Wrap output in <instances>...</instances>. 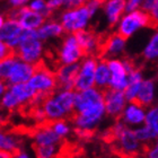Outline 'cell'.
I'll list each match as a JSON object with an SVG mask.
<instances>
[{
	"label": "cell",
	"instance_id": "1",
	"mask_svg": "<svg viewBox=\"0 0 158 158\" xmlns=\"http://www.w3.org/2000/svg\"><path fill=\"white\" fill-rule=\"evenodd\" d=\"M106 115L104 90L98 87L77 92L75 114L71 118L75 132L81 138H88L95 132Z\"/></svg>",
	"mask_w": 158,
	"mask_h": 158
},
{
	"label": "cell",
	"instance_id": "2",
	"mask_svg": "<svg viewBox=\"0 0 158 158\" xmlns=\"http://www.w3.org/2000/svg\"><path fill=\"white\" fill-rule=\"evenodd\" d=\"M109 135L113 148L118 156L135 158L143 154L145 146L138 139L135 129L127 127L120 120L110 128Z\"/></svg>",
	"mask_w": 158,
	"mask_h": 158
},
{
	"label": "cell",
	"instance_id": "3",
	"mask_svg": "<svg viewBox=\"0 0 158 158\" xmlns=\"http://www.w3.org/2000/svg\"><path fill=\"white\" fill-rule=\"evenodd\" d=\"M15 54L34 66L43 63L45 48L43 41L37 35V31H24L19 45L15 50Z\"/></svg>",
	"mask_w": 158,
	"mask_h": 158
},
{
	"label": "cell",
	"instance_id": "4",
	"mask_svg": "<svg viewBox=\"0 0 158 158\" xmlns=\"http://www.w3.org/2000/svg\"><path fill=\"white\" fill-rule=\"evenodd\" d=\"M152 26L149 13L143 9L127 11L116 25V33L128 40L142 28Z\"/></svg>",
	"mask_w": 158,
	"mask_h": 158
},
{
	"label": "cell",
	"instance_id": "5",
	"mask_svg": "<svg viewBox=\"0 0 158 158\" xmlns=\"http://www.w3.org/2000/svg\"><path fill=\"white\" fill-rule=\"evenodd\" d=\"M92 17L86 5H82L75 8H67L60 15L59 20L67 34H76L82 30H87Z\"/></svg>",
	"mask_w": 158,
	"mask_h": 158
},
{
	"label": "cell",
	"instance_id": "6",
	"mask_svg": "<svg viewBox=\"0 0 158 158\" xmlns=\"http://www.w3.org/2000/svg\"><path fill=\"white\" fill-rule=\"evenodd\" d=\"M36 94L46 97L51 95L59 88L58 86V80H56V70H52L45 64H39L35 68L33 76L28 81Z\"/></svg>",
	"mask_w": 158,
	"mask_h": 158
},
{
	"label": "cell",
	"instance_id": "7",
	"mask_svg": "<svg viewBox=\"0 0 158 158\" xmlns=\"http://www.w3.org/2000/svg\"><path fill=\"white\" fill-rule=\"evenodd\" d=\"M85 53L80 48L75 34H66L56 50L58 64H76L84 58Z\"/></svg>",
	"mask_w": 158,
	"mask_h": 158
},
{
	"label": "cell",
	"instance_id": "8",
	"mask_svg": "<svg viewBox=\"0 0 158 158\" xmlns=\"http://www.w3.org/2000/svg\"><path fill=\"white\" fill-rule=\"evenodd\" d=\"M106 61L111 71L110 88L124 90L129 82V73L135 67V62L125 58H114Z\"/></svg>",
	"mask_w": 158,
	"mask_h": 158
},
{
	"label": "cell",
	"instance_id": "9",
	"mask_svg": "<svg viewBox=\"0 0 158 158\" xmlns=\"http://www.w3.org/2000/svg\"><path fill=\"white\" fill-rule=\"evenodd\" d=\"M98 61L99 58L97 56H86L79 62L78 73L73 86L76 92L95 87V73Z\"/></svg>",
	"mask_w": 158,
	"mask_h": 158
},
{
	"label": "cell",
	"instance_id": "10",
	"mask_svg": "<svg viewBox=\"0 0 158 158\" xmlns=\"http://www.w3.org/2000/svg\"><path fill=\"white\" fill-rule=\"evenodd\" d=\"M24 28L15 18L7 16L0 17V42L6 43L15 51L19 45Z\"/></svg>",
	"mask_w": 158,
	"mask_h": 158
},
{
	"label": "cell",
	"instance_id": "11",
	"mask_svg": "<svg viewBox=\"0 0 158 158\" xmlns=\"http://www.w3.org/2000/svg\"><path fill=\"white\" fill-rule=\"evenodd\" d=\"M6 16L18 20L24 31H37L46 19L42 14L34 11L28 6L22 8H11Z\"/></svg>",
	"mask_w": 158,
	"mask_h": 158
},
{
	"label": "cell",
	"instance_id": "12",
	"mask_svg": "<svg viewBox=\"0 0 158 158\" xmlns=\"http://www.w3.org/2000/svg\"><path fill=\"white\" fill-rule=\"evenodd\" d=\"M125 49H127V39L115 32L102 39L99 56L106 60L123 58Z\"/></svg>",
	"mask_w": 158,
	"mask_h": 158
},
{
	"label": "cell",
	"instance_id": "13",
	"mask_svg": "<svg viewBox=\"0 0 158 158\" xmlns=\"http://www.w3.org/2000/svg\"><path fill=\"white\" fill-rule=\"evenodd\" d=\"M36 66L32 63H28L24 60L19 59L16 56L14 60L13 64L10 67V70L7 77L5 78V81L7 85H15V84H23V82H28L30 79L33 76Z\"/></svg>",
	"mask_w": 158,
	"mask_h": 158
},
{
	"label": "cell",
	"instance_id": "14",
	"mask_svg": "<svg viewBox=\"0 0 158 158\" xmlns=\"http://www.w3.org/2000/svg\"><path fill=\"white\" fill-rule=\"evenodd\" d=\"M104 102L106 115L111 118H120L123 110L128 104V99L123 90L107 88L104 90Z\"/></svg>",
	"mask_w": 158,
	"mask_h": 158
},
{
	"label": "cell",
	"instance_id": "15",
	"mask_svg": "<svg viewBox=\"0 0 158 158\" xmlns=\"http://www.w3.org/2000/svg\"><path fill=\"white\" fill-rule=\"evenodd\" d=\"M146 114L147 107L137 101H132L128 102L118 120L129 128L135 129L146 123Z\"/></svg>",
	"mask_w": 158,
	"mask_h": 158
},
{
	"label": "cell",
	"instance_id": "16",
	"mask_svg": "<svg viewBox=\"0 0 158 158\" xmlns=\"http://www.w3.org/2000/svg\"><path fill=\"white\" fill-rule=\"evenodd\" d=\"M44 114H45L46 121L48 123L56 120H61V118H71L73 115L68 110L62 105V103L56 98L54 94L46 96L43 103L41 104Z\"/></svg>",
	"mask_w": 158,
	"mask_h": 158
},
{
	"label": "cell",
	"instance_id": "17",
	"mask_svg": "<svg viewBox=\"0 0 158 158\" xmlns=\"http://www.w3.org/2000/svg\"><path fill=\"white\" fill-rule=\"evenodd\" d=\"M75 35L85 56H99L102 46V37H99L94 31L87 28L80 31Z\"/></svg>",
	"mask_w": 158,
	"mask_h": 158
},
{
	"label": "cell",
	"instance_id": "18",
	"mask_svg": "<svg viewBox=\"0 0 158 158\" xmlns=\"http://www.w3.org/2000/svg\"><path fill=\"white\" fill-rule=\"evenodd\" d=\"M33 147H44V146H60L61 139L52 130L50 123L37 125L32 133Z\"/></svg>",
	"mask_w": 158,
	"mask_h": 158
},
{
	"label": "cell",
	"instance_id": "19",
	"mask_svg": "<svg viewBox=\"0 0 158 158\" xmlns=\"http://www.w3.org/2000/svg\"><path fill=\"white\" fill-rule=\"evenodd\" d=\"M103 11L109 26H116L121 17L127 13V0H105Z\"/></svg>",
	"mask_w": 158,
	"mask_h": 158
},
{
	"label": "cell",
	"instance_id": "20",
	"mask_svg": "<svg viewBox=\"0 0 158 158\" xmlns=\"http://www.w3.org/2000/svg\"><path fill=\"white\" fill-rule=\"evenodd\" d=\"M78 68L79 63H76V64H58V67L56 68V75L59 88L73 89Z\"/></svg>",
	"mask_w": 158,
	"mask_h": 158
},
{
	"label": "cell",
	"instance_id": "21",
	"mask_svg": "<svg viewBox=\"0 0 158 158\" xmlns=\"http://www.w3.org/2000/svg\"><path fill=\"white\" fill-rule=\"evenodd\" d=\"M157 101V82L152 78H145L137 96V102L146 107L152 106Z\"/></svg>",
	"mask_w": 158,
	"mask_h": 158
},
{
	"label": "cell",
	"instance_id": "22",
	"mask_svg": "<svg viewBox=\"0 0 158 158\" xmlns=\"http://www.w3.org/2000/svg\"><path fill=\"white\" fill-rule=\"evenodd\" d=\"M8 89L13 93V95L19 102L22 107L28 106L33 104L34 99L37 96L36 92L34 88L28 84V82H23V84H15V85H8Z\"/></svg>",
	"mask_w": 158,
	"mask_h": 158
},
{
	"label": "cell",
	"instance_id": "23",
	"mask_svg": "<svg viewBox=\"0 0 158 158\" xmlns=\"http://www.w3.org/2000/svg\"><path fill=\"white\" fill-rule=\"evenodd\" d=\"M145 79V75L138 66H135L133 69L129 73V82L127 88L123 90L125 94V97L128 99V102H132V101H137V96L140 90L141 84Z\"/></svg>",
	"mask_w": 158,
	"mask_h": 158
},
{
	"label": "cell",
	"instance_id": "24",
	"mask_svg": "<svg viewBox=\"0 0 158 158\" xmlns=\"http://www.w3.org/2000/svg\"><path fill=\"white\" fill-rule=\"evenodd\" d=\"M64 33L66 31L63 28L62 24L60 23V20L54 19H45L42 26L37 30V35L43 42L49 41V40L59 39L63 36Z\"/></svg>",
	"mask_w": 158,
	"mask_h": 158
},
{
	"label": "cell",
	"instance_id": "25",
	"mask_svg": "<svg viewBox=\"0 0 158 158\" xmlns=\"http://www.w3.org/2000/svg\"><path fill=\"white\" fill-rule=\"evenodd\" d=\"M23 148V139L13 130H2L0 132V150L10 154L18 152Z\"/></svg>",
	"mask_w": 158,
	"mask_h": 158
},
{
	"label": "cell",
	"instance_id": "26",
	"mask_svg": "<svg viewBox=\"0 0 158 158\" xmlns=\"http://www.w3.org/2000/svg\"><path fill=\"white\" fill-rule=\"evenodd\" d=\"M110 81H111V71H110L107 61L106 59L99 58L95 73V86L105 90L110 88Z\"/></svg>",
	"mask_w": 158,
	"mask_h": 158
},
{
	"label": "cell",
	"instance_id": "27",
	"mask_svg": "<svg viewBox=\"0 0 158 158\" xmlns=\"http://www.w3.org/2000/svg\"><path fill=\"white\" fill-rule=\"evenodd\" d=\"M141 58L145 62H158V28L152 34L141 51Z\"/></svg>",
	"mask_w": 158,
	"mask_h": 158
},
{
	"label": "cell",
	"instance_id": "28",
	"mask_svg": "<svg viewBox=\"0 0 158 158\" xmlns=\"http://www.w3.org/2000/svg\"><path fill=\"white\" fill-rule=\"evenodd\" d=\"M50 125H51L52 130L56 132V135L61 140L69 138L70 135H71V133L73 132V130H75L73 121L69 120V118H61V120L50 122Z\"/></svg>",
	"mask_w": 158,
	"mask_h": 158
},
{
	"label": "cell",
	"instance_id": "29",
	"mask_svg": "<svg viewBox=\"0 0 158 158\" xmlns=\"http://www.w3.org/2000/svg\"><path fill=\"white\" fill-rule=\"evenodd\" d=\"M135 135H137V137H138V139L141 141V143L145 146V147L154 143L156 137H157V135H158L152 127L147 125L146 123L140 125V127H138V128H135Z\"/></svg>",
	"mask_w": 158,
	"mask_h": 158
},
{
	"label": "cell",
	"instance_id": "30",
	"mask_svg": "<svg viewBox=\"0 0 158 158\" xmlns=\"http://www.w3.org/2000/svg\"><path fill=\"white\" fill-rule=\"evenodd\" d=\"M146 124L152 127L158 133V102L147 107L146 114Z\"/></svg>",
	"mask_w": 158,
	"mask_h": 158
},
{
	"label": "cell",
	"instance_id": "31",
	"mask_svg": "<svg viewBox=\"0 0 158 158\" xmlns=\"http://www.w3.org/2000/svg\"><path fill=\"white\" fill-rule=\"evenodd\" d=\"M28 7L34 11L42 14L45 18H49L53 13L52 10L48 7L45 0H31L30 3H28Z\"/></svg>",
	"mask_w": 158,
	"mask_h": 158
},
{
	"label": "cell",
	"instance_id": "32",
	"mask_svg": "<svg viewBox=\"0 0 158 158\" xmlns=\"http://www.w3.org/2000/svg\"><path fill=\"white\" fill-rule=\"evenodd\" d=\"M35 156L42 158H56L59 152V146H44L34 148Z\"/></svg>",
	"mask_w": 158,
	"mask_h": 158
},
{
	"label": "cell",
	"instance_id": "33",
	"mask_svg": "<svg viewBox=\"0 0 158 158\" xmlns=\"http://www.w3.org/2000/svg\"><path fill=\"white\" fill-rule=\"evenodd\" d=\"M32 118L33 120L37 123V125L40 124H44V123H48L45 118V114H44V111H43L42 106L37 105V106H32Z\"/></svg>",
	"mask_w": 158,
	"mask_h": 158
},
{
	"label": "cell",
	"instance_id": "34",
	"mask_svg": "<svg viewBox=\"0 0 158 158\" xmlns=\"http://www.w3.org/2000/svg\"><path fill=\"white\" fill-rule=\"evenodd\" d=\"M104 1H105V0H87V2H86L85 5H86V7L88 8L90 15L94 16V15L98 11V9L103 8Z\"/></svg>",
	"mask_w": 158,
	"mask_h": 158
},
{
	"label": "cell",
	"instance_id": "35",
	"mask_svg": "<svg viewBox=\"0 0 158 158\" xmlns=\"http://www.w3.org/2000/svg\"><path fill=\"white\" fill-rule=\"evenodd\" d=\"M142 155L146 158H158V147L154 143L146 146Z\"/></svg>",
	"mask_w": 158,
	"mask_h": 158
},
{
	"label": "cell",
	"instance_id": "36",
	"mask_svg": "<svg viewBox=\"0 0 158 158\" xmlns=\"http://www.w3.org/2000/svg\"><path fill=\"white\" fill-rule=\"evenodd\" d=\"M14 53H15V51L9 45H7L6 43L3 42H0V59H5Z\"/></svg>",
	"mask_w": 158,
	"mask_h": 158
},
{
	"label": "cell",
	"instance_id": "37",
	"mask_svg": "<svg viewBox=\"0 0 158 158\" xmlns=\"http://www.w3.org/2000/svg\"><path fill=\"white\" fill-rule=\"evenodd\" d=\"M145 0H127V11L140 9Z\"/></svg>",
	"mask_w": 158,
	"mask_h": 158
},
{
	"label": "cell",
	"instance_id": "38",
	"mask_svg": "<svg viewBox=\"0 0 158 158\" xmlns=\"http://www.w3.org/2000/svg\"><path fill=\"white\" fill-rule=\"evenodd\" d=\"M158 6V0H145L142 3L141 9H143L147 13H150L152 9H155Z\"/></svg>",
	"mask_w": 158,
	"mask_h": 158
},
{
	"label": "cell",
	"instance_id": "39",
	"mask_svg": "<svg viewBox=\"0 0 158 158\" xmlns=\"http://www.w3.org/2000/svg\"><path fill=\"white\" fill-rule=\"evenodd\" d=\"M46 5H48V7H49L52 11L59 9L60 7L63 6V3L61 0H48V1H46Z\"/></svg>",
	"mask_w": 158,
	"mask_h": 158
},
{
	"label": "cell",
	"instance_id": "40",
	"mask_svg": "<svg viewBox=\"0 0 158 158\" xmlns=\"http://www.w3.org/2000/svg\"><path fill=\"white\" fill-rule=\"evenodd\" d=\"M27 2H30V0H8V3L11 8H22L25 7Z\"/></svg>",
	"mask_w": 158,
	"mask_h": 158
},
{
	"label": "cell",
	"instance_id": "41",
	"mask_svg": "<svg viewBox=\"0 0 158 158\" xmlns=\"http://www.w3.org/2000/svg\"><path fill=\"white\" fill-rule=\"evenodd\" d=\"M149 15H150V18H152V27L158 28V6L156 7L155 9H152V11L149 13Z\"/></svg>",
	"mask_w": 158,
	"mask_h": 158
},
{
	"label": "cell",
	"instance_id": "42",
	"mask_svg": "<svg viewBox=\"0 0 158 158\" xmlns=\"http://www.w3.org/2000/svg\"><path fill=\"white\" fill-rule=\"evenodd\" d=\"M13 158H32V156H31L30 152H27L26 149H19L18 152H14L13 154Z\"/></svg>",
	"mask_w": 158,
	"mask_h": 158
},
{
	"label": "cell",
	"instance_id": "43",
	"mask_svg": "<svg viewBox=\"0 0 158 158\" xmlns=\"http://www.w3.org/2000/svg\"><path fill=\"white\" fill-rule=\"evenodd\" d=\"M86 2H87V0H70L68 8H75V7L82 6V5H85Z\"/></svg>",
	"mask_w": 158,
	"mask_h": 158
},
{
	"label": "cell",
	"instance_id": "44",
	"mask_svg": "<svg viewBox=\"0 0 158 158\" xmlns=\"http://www.w3.org/2000/svg\"><path fill=\"white\" fill-rule=\"evenodd\" d=\"M0 158H13V154L1 150V152H0Z\"/></svg>",
	"mask_w": 158,
	"mask_h": 158
},
{
	"label": "cell",
	"instance_id": "45",
	"mask_svg": "<svg viewBox=\"0 0 158 158\" xmlns=\"http://www.w3.org/2000/svg\"><path fill=\"white\" fill-rule=\"evenodd\" d=\"M63 3V6H67V8H68V6H69V2H70V0H61Z\"/></svg>",
	"mask_w": 158,
	"mask_h": 158
},
{
	"label": "cell",
	"instance_id": "46",
	"mask_svg": "<svg viewBox=\"0 0 158 158\" xmlns=\"http://www.w3.org/2000/svg\"><path fill=\"white\" fill-rule=\"evenodd\" d=\"M154 145H156L158 147V135H157V137H156V139H155V142H154Z\"/></svg>",
	"mask_w": 158,
	"mask_h": 158
},
{
	"label": "cell",
	"instance_id": "47",
	"mask_svg": "<svg viewBox=\"0 0 158 158\" xmlns=\"http://www.w3.org/2000/svg\"><path fill=\"white\" fill-rule=\"evenodd\" d=\"M135 158H146L143 155H140V156H138V157H135Z\"/></svg>",
	"mask_w": 158,
	"mask_h": 158
},
{
	"label": "cell",
	"instance_id": "48",
	"mask_svg": "<svg viewBox=\"0 0 158 158\" xmlns=\"http://www.w3.org/2000/svg\"><path fill=\"white\" fill-rule=\"evenodd\" d=\"M116 158H125V157H122V156H118V157H116Z\"/></svg>",
	"mask_w": 158,
	"mask_h": 158
},
{
	"label": "cell",
	"instance_id": "49",
	"mask_svg": "<svg viewBox=\"0 0 158 158\" xmlns=\"http://www.w3.org/2000/svg\"><path fill=\"white\" fill-rule=\"evenodd\" d=\"M35 158H42V157H39V156H35Z\"/></svg>",
	"mask_w": 158,
	"mask_h": 158
}]
</instances>
